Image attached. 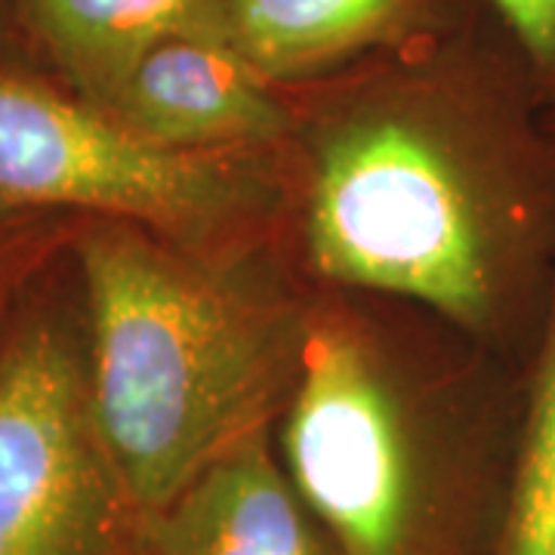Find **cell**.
<instances>
[{
	"label": "cell",
	"instance_id": "11",
	"mask_svg": "<svg viewBox=\"0 0 555 555\" xmlns=\"http://www.w3.org/2000/svg\"><path fill=\"white\" fill-rule=\"evenodd\" d=\"M516 40L534 80L555 87V0H481Z\"/></svg>",
	"mask_w": 555,
	"mask_h": 555
},
{
	"label": "cell",
	"instance_id": "6",
	"mask_svg": "<svg viewBox=\"0 0 555 555\" xmlns=\"http://www.w3.org/2000/svg\"><path fill=\"white\" fill-rule=\"evenodd\" d=\"M102 108L149 142L182 152L204 142L278 133L284 124L272 80L217 25L160 40Z\"/></svg>",
	"mask_w": 555,
	"mask_h": 555
},
{
	"label": "cell",
	"instance_id": "4",
	"mask_svg": "<svg viewBox=\"0 0 555 555\" xmlns=\"http://www.w3.org/2000/svg\"><path fill=\"white\" fill-rule=\"evenodd\" d=\"M229 195L217 167L149 142L96 102L0 68V207H72L182 225L222 210Z\"/></svg>",
	"mask_w": 555,
	"mask_h": 555
},
{
	"label": "cell",
	"instance_id": "10",
	"mask_svg": "<svg viewBox=\"0 0 555 555\" xmlns=\"http://www.w3.org/2000/svg\"><path fill=\"white\" fill-rule=\"evenodd\" d=\"M555 534V327L518 460L503 555H537Z\"/></svg>",
	"mask_w": 555,
	"mask_h": 555
},
{
	"label": "cell",
	"instance_id": "5",
	"mask_svg": "<svg viewBox=\"0 0 555 555\" xmlns=\"http://www.w3.org/2000/svg\"><path fill=\"white\" fill-rule=\"evenodd\" d=\"M291 485L346 555H404L411 466L396 408L364 352L318 334L284 429Z\"/></svg>",
	"mask_w": 555,
	"mask_h": 555
},
{
	"label": "cell",
	"instance_id": "3",
	"mask_svg": "<svg viewBox=\"0 0 555 555\" xmlns=\"http://www.w3.org/2000/svg\"><path fill=\"white\" fill-rule=\"evenodd\" d=\"M145 543L87 367L56 324H22L0 346V555H145Z\"/></svg>",
	"mask_w": 555,
	"mask_h": 555
},
{
	"label": "cell",
	"instance_id": "2",
	"mask_svg": "<svg viewBox=\"0 0 555 555\" xmlns=\"http://www.w3.org/2000/svg\"><path fill=\"white\" fill-rule=\"evenodd\" d=\"M318 269L460 321L494 309L485 225L456 167L411 120L364 118L321 158L309 210Z\"/></svg>",
	"mask_w": 555,
	"mask_h": 555
},
{
	"label": "cell",
	"instance_id": "12",
	"mask_svg": "<svg viewBox=\"0 0 555 555\" xmlns=\"http://www.w3.org/2000/svg\"><path fill=\"white\" fill-rule=\"evenodd\" d=\"M10 40H20L16 13H13V0H0V47Z\"/></svg>",
	"mask_w": 555,
	"mask_h": 555
},
{
	"label": "cell",
	"instance_id": "7",
	"mask_svg": "<svg viewBox=\"0 0 555 555\" xmlns=\"http://www.w3.org/2000/svg\"><path fill=\"white\" fill-rule=\"evenodd\" d=\"M145 555H324L257 429L149 521Z\"/></svg>",
	"mask_w": 555,
	"mask_h": 555
},
{
	"label": "cell",
	"instance_id": "9",
	"mask_svg": "<svg viewBox=\"0 0 555 555\" xmlns=\"http://www.w3.org/2000/svg\"><path fill=\"white\" fill-rule=\"evenodd\" d=\"M426 16V0H219L217 28L278 80L337 68Z\"/></svg>",
	"mask_w": 555,
	"mask_h": 555
},
{
	"label": "cell",
	"instance_id": "13",
	"mask_svg": "<svg viewBox=\"0 0 555 555\" xmlns=\"http://www.w3.org/2000/svg\"><path fill=\"white\" fill-rule=\"evenodd\" d=\"M537 555H555V534L550 537L546 543H543V550H540V553H537Z\"/></svg>",
	"mask_w": 555,
	"mask_h": 555
},
{
	"label": "cell",
	"instance_id": "1",
	"mask_svg": "<svg viewBox=\"0 0 555 555\" xmlns=\"http://www.w3.org/2000/svg\"><path fill=\"white\" fill-rule=\"evenodd\" d=\"M90 401L142 516L164 513L259 429L269 358L247 321L152 244L96 229L80 244Z\"/></svg>",
	"mask_w": 555,
	"mask_h": 555
},
{
	"label": "cell",
	"instance_id": "8",
	"mask_svg": "<svg viewBox=\"0 0 555 555\" xmlns=\"http://www.w3.org/2000/svg\"><path fill=\"white\" fill-rule=\"evenodd\" d=\"M20 40L83 100L105 105L160 40L217 25L219 0H13Z\"/></svg>",
	"mask_w": 555,
	"mask_h": 555
}]
</instances>
